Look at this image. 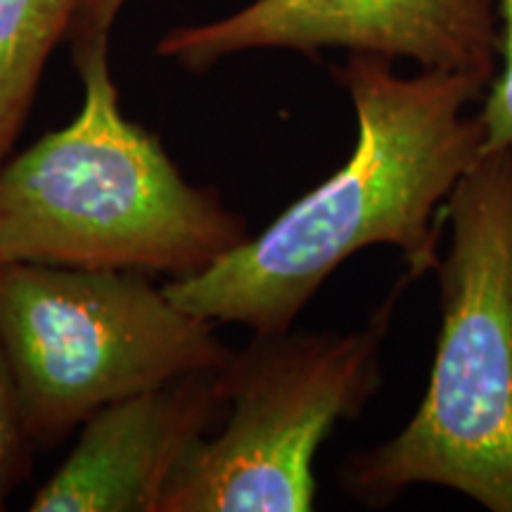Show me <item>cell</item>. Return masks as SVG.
Returning a JSON list of instances; mask_svg holds the SVG:
<instances>
[{
  "label": "cell",
  "mask_w": 512,
  "mask_h": 512,
  "mask_svg": "<svg viewBox=\"0 0 512 512\" xmlns=\"http://www.w3.org/2000/svg\"><path fill=\"white\" fill-rule=\"evenodd\" d=\"M422 275L403 266L354 330L266 332L230 351L216 370L226 420L176 465L159 512L313 510L320 446L382 392L384 344L403 294Z\"/></svg>",
  "instance_id": "277c9868"
},
{
  "label": "cell",
  "mask_w": 512,
  "mask_h": 512,
  "mask_svg": "<svg viewBox=\"0 0 512 512\" xmlns=\"http://www.w3.org/2000/svg\"><path fill=\"white\" fill-rule=\"evenodd\" d=\"M126 0H81L67 41L72 46V60L88 50L110 46V36Z\"/></svg>",
  "instance_id": "8fae6325"
},
{
  "label": "cell",
  "mask_w": 512,
  "mask_h": 512,
  "mask_svg": "<svg viewBox=\"0 0 512 512\" xmlns=\"http://www.w3.org/2000/svg\"><path fill=\"white\" fill-rule=\"evenodd\" d=\"M254 50H323L413 60L422 69L494 79L501 27L494 0H254L233 15L169 29L157 55L192 74Z\"/></svg>",
  "instance_id": "8992f818"
},
{
  "label": "cell",
  "mask_w": 512,
  "mask_h": 512,
  "mask_svg": "<svg viewBox=\"0 0 512 512\" xmlns=\"http://www.w3.org/2000/svg\"><path fill=\"white\" fill-rule=\"evenodd\" d=\"M0 347L36 446L107 403L219 370L233 351L147 273L27 261L0 264Z\"/></svg>",
  "instance_id": "5b68a950"
},
{
  "label": "cell",
  "mask_w": 512,
  "mask_h": 512,
  "mask_svg": "<svg viewBox=\"0 0 512 512\" xmlns=\"http://www.w3.org/2000/svg\"><path fill=\"white\" fill-rule=\"evenodd\" d=\"M226 413L216 370L192 373L95 411L31 512H159L176 465Z\"/></svg>",
  "instance_id": "52a82bcc"
},
{
  "label": "cell",
  "mask_w": 512,
  "mask_h": 512,
  "mask_svg": "<svg viewBox=\"0 0 512 512\" xmlns=\"http://www.w3.org/2000/svg\"><path fill=\"white\" fill-rule=\"evenodd\" d=\"M83 102L67 126L0 164V264L117 268L188 278L249 223L190 183L162 140L121 112L110 46L74 60Z\"/></svg>",
  "instance_id": "7a4b0ae2"
},
{
  "label": "cell",
  "mask_w": 512,
  "mask_h": 512,
  "mask_svg": "<svg viewBox=\"0 0 512 512\" xmlns=\"http://www.w3.org/2000/svg\"><path fill=\"white\" fill-rule=\"evenodd\" d=\"M34 448L36 444L24 422L8 358L0 347V510H5L15 486L29 475Z\"/></svg>",
  "instance_id": "9c48e42d"
},
{
  "label": "cell",
  "mask_w": 512,
  "mask_h": 512,
  "mask_svg": "<svg viewBox=\"0 0 512 512\" xmlns=\"http://www.w3.org/2000/svg\"><path fill=\"white\" fill-rule=\"evenodd\" d=\"M356 117L347 162L292 202L264 233L204 271L164 283L183 311L252 335L294 328L339 266L368 247H394L408 266L439 264L446 202L484 147L479 114L489 79L349 55L335 69Z\"/></svg>",
  "instance_id": "6da1fadb"
},
{
  "label": "cell",
  "mask_w": 512,
  "mask_h": 512,
  "mask_svg": "<svg viewBox=\"0 0 512 512\" xmlns=\"http://www.w3.org/2000/svg\"><path fill=\"white\" fill-rule=\"evenodd\" d=\"M434 268L439 335L425 394L394 437L339 460L337 486L366 510L439 486L512 512V147L482 152L446 202Z\"/></svg>",
  "instance_id": "3957f363"
},
{
  "label": "cell",
  "mask_w": 512,
  "mask_h": 512,
  "mask_svg": "<svg viewBox=\"0 0 512 512\" xmlns=\"http://www.w3.org/2000/svg\"><path fill=\"white\" fill-rule=\"evenodd\" d=\"M81 0H0V164L15 152L46 64Z\"/></svg>",
  "instance_id": "ba28073f"
},
{
  "label": "cell",
  "mask_w": 512,
  "mask_h": 512,
  "mask_svg": "<svg viewBox=\"0 0 512 512\" xmlns=\"http://www.w3.org/2000/svg\"><path fill=\"white\" fill-rule=\"evenodd\" d=\"M501 19V62L482 98L479 119L484 126L482 152L512 147V0H494Z\"/></svg>",
  "instance_id": "30bf717a"
}]
</instances>
